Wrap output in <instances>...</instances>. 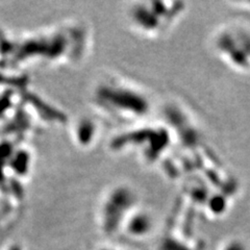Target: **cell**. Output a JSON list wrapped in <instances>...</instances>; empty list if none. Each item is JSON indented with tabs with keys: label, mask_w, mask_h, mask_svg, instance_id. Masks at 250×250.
Wrapping results in <instances>:
<instances>
[{
	"label": "cell",
	"mask_w": 250,
	"mask_h": 250,
	"mask_svg": "<svg viewBox=\"0 0 250 250\" xmlns=\"http://www.w3.org/2000/svg\"><path fill=\"white\" fill-rule=\"evenodd\" d=\"M104 206V226L107 231H112L125 220L126 208L134 205V194L127 188H116L106 197Z\"/></svg>",
	"instance_id": "obj_1"
},
{
	"label": "cell",
	"mask_w": 250,
	"mask_h": 250,
	"mask_svg": "<svg viewBox=\"0 0 250 250\" xmlns=\"http://www.w3.org/2000/svg\"><path fill=\"white\" fill-rule=\"evenodd\" d=\"M126 230L135 237H143L151 229V220L145 213H136L126 222Z\"/></svg>",
	"instance_id": "obj_2"
},
{
	"label": "cell",
	"mask_w": 250,
	"mask_h": 250,
	"mask_svg": "<svg viewBox=\"0 0 250 250\" xmlns=\"http://www.w3.org/2000/svg\"><path fill=\"white\" fill-rule=\"evenodd\" d=\"M224 250H245L244 246L241 245L240 243H232L229 245Z\"/></svg>",
	"instance_id": "obj_3"
},
{
	"label": "cell",
	"mask_w": 250,
	"mask_h": 250,
	"mask_svg": "<svg viewBox=\"0 0 250 250\" xmlns=\"http://www.w3.org/2000/svg\"><path fill=\"white\" fill-rule=\"evenodd\" d=\"M9 250H21V248L19 247V246H14V247H12V248H10Z\"/></svg>",
	"instance_id": "obj_4"
},
{
	"label": "cell",
	"mask_w": 250,
	"mask_h": 250,
	"mask_svg": "<svg viewBox=\"0 0 250 250\" xmlns=\"http://www.w3.org/2000/svg\"><path fill=\"white\" fill-rule=\"evenodd\" d=\"M101 250H113V249H101Z\"/></svg>",
	"instance_id": "obj_5"
}]
</instances>
